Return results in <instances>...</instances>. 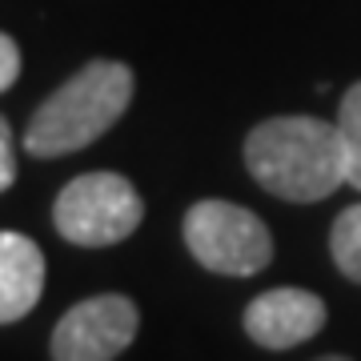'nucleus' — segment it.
<instances>
[{
  "label": "nucleus",
  "instance_id": "obj_1",
  "mask_svg": "<svg viewBox=\"0 0 361 361\" xmlns=\"http://www.w3.org/2000/svg\"><path fill=\"white\" fill-rule=\"evenodd\" d=\"M245 169L265 193L313 205L345 185L341 129L317 116H273L245 137Z\"/></svg>",
  "mask_w": 361,
  "mask_h": 361
},
{
  "label": "nucleus",
  "instance_id": "obj_2",
  "mask_svg": "<svg viewBox=\"0 0 361 361\" xmlns=\"http://www.w3.org/2000/svg\"><path fill=\"white\" fill-rule=\"evenodd\" d=\"M133 101V68L121 61H89L56 92H49L25 129V149L40 161L89 149L125 116Z\"/></svg>",
  "mask_w": 361,
  "mask_h": 361
},
{
  "label": "nucleus",
  "instance_id": "obj_3",
  "mask_svg": "<svg viewBox=\"0 0 361 361\" xmlns=\"http://www.w3.org/2000/svg\"><path fill=\"white\" fill-rule=\"evenodd\" d=\"M145 201L121 173H80L56 193L52 225L80 249H104L137 233Z\"/></svg>",
  "mask_w": 361,
  "mask_h": 361
},
{
  "label": "nucleus",
  "instance_id": "obj_4",
  "mask_svg": "<svg viewBox=\"0 0 361 361\" xmlns=\"http://www.w3.org/2000/svg\"><path fill=\"white\" fill-rule=\"evenodd\" d=\"M180 233L189 253L221 277H253L273 261V237L265 221L233 201H197L180 221Z\"/></svg>",
  "mask_w": 361,
  "mask_h": 361
},
{
  "label": "nucleus",
  "instance_id": "obj_5",
  "mask_svg": "<svg viewBox=\"0 0 361 361\" xmlns=\"http://www.w3.org/2000/svg\"><path fill=\"white\" fill-rule=\"evenodd\" d=\"M141 329V313L125 293H97L77 301L56 322L49 341L52 361H116Z\"/></svg>",
  "mask_w": 361,
  "mask_h": 361
},
{
  "label": "nucleus",
  "instance_id": "obj_6",
  "mask_svg": "<svg viewBox=\"0 0 361 361\" xmlns=\"http://www.w3.org/2000/svg\"><path fill=\"white\" fill-rule=\"evenodd\" d=\"M325 317H329V310L317 293L297 289V285H277L249 301L241 322L261 349H293L322 334Z\"/></svg>",
  "mask_w": 361,
  "mask_h": 361
},
{
  "label": "nucleus",
  "instance_id": "obj_7",
  "mask_svg": "<svg viewBox=\"0 0 361 361\" xmlns=\"http://www.w3.org/2000/svg\"><path fill=\"white\" fill-rule=\"evenodd\" d=\"M44 293V253L25 233H0V325L20 322Z\"/></svg>",
  "mask_w": 361,
  "mask_h": 361
},
{
  "label": "nucleus",
  "instance_id": "obj_8",
  "mask_svg": "<svg viewBox=\"0 0 361 361\" xmlns=\"http://www.w3.org/2000/svg\"><path fill=\"white\" fill-rule=\"evenodd\" d=\"M329 253H334L337 269L361 285V205H349L337 213L334 229H329Z\"/></svg>",
  "mask_w": 361,
  "mask_h": 361
},
{
  "label": "nucleus",
  "instance_id": "obj_9",
  "mask_svg": "<svg viewBox=\"0 0 361 361\" xmlns=\"http://www.w3.org/2000/svg\"><path fill=\"white\" fill-rule=\"evenodd\" d=\"M337 129H341V145H345V185H353L361 193V80L341 97Z\"/></svg>",
  "mask_w": 361,
  "mask_h": 361
},
{
  "label": "nucleus",
  "instance_id": "obj_10",
  "mask_svg": "<svg viewBox=\"0 0 361 361\" xmlns=\"http://www.w3.org/2000/svg\"><path fill=\"white\" fill-rule=\"evenodd\" d=\"M16 180V145H13V129L8 121L0 116V193H8Z\"/></svg>",
  "mask_w": 361,
  "mask_h": 361
},
{
  "label": "nucleus",
  "instance_id": "obj_11",
  "mask_svg": "<svg viewBox=\"0 0 361 361\" xmlns=\"http://www.w3.org/2000/svg\"><path fill=\"white\" fill-rule=\"evenodd\" d=\"M20 77V49L8 32H0V92Z\"/></svg>",
  "mask_w": 361,
  "mask_h": 361
},
{
  "label": "nucleus",
  "instance_id": "obj_12",
  "mask_svg": "<svg viewBox=\"0 0 361 361\" xmlns=\"http://www.w3.org/2000/svg\"><path fill=\"white\" fill-rule=\"evenodd\" d=\"M317 361H353V357H345V353H325V357H317Z\"/></svg>",
  "mask_w": 361,
  "mask_h": 361
}]
</instances>
